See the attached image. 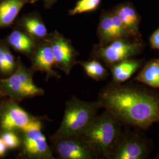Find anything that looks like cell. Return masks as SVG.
<instances>
[{"label": "cell", "mask_w": 159, "mask_h": 159, "mask_svg": "<svg viewBox=\"0 0 159 159\" xmlns=\"http://www.w3.org/2000/svg\"><path fill=\"white\" fill-rule=\"evenodd\" d=\"M121 133V123L105 110L97 115L80 136L91 148L97 159H108Z\"/></svg>", "instance_id": "cell-2"}, {"label": "cell", "mask_w": 159, "mask_h": 159, "mask_svg": "<svg viewBox=\"0 0 159 159\" xmlns=\"http://www.w3.org/2000/svg\"><path fill=\"white\" fill-rule=\"evenodd\" d=\"M0 138L6 144L8 149L19 148L21 145V137L19 132L8 131L0 133Z\"/></svg>", "instance_id": "cell-21"}, {"label": "cell", "mask_w": 159, "mask_h": 159, "mask_svg": "<svg viewBox=\"0 0 159 159\" xmlns=\"http://www.w3.org/2000/svg\"><path fill=\"white\" fill-rule=\"evenodd\" d=\"M3 97H4L2 96V94H1V93H0V100H1Z\"/></svg>", "instance_id": "cell-27"}, {"label": "cell", "mask_w": 159, "mask_h": 159, "mask_svg": "<svg viewBox=\"0 0 159 159\" xmlns=\"http://www.w3.org/2000/svg\"><path fill=\"white\" fill-rule=\"evenodd\" d=\"M62 121L50 140L81 135L98 114L101 107L98 101L86 102L75 96L66 102Z\"/></svg>", "instance_id": "cell-3"}, {"label": "cell", "mask_w": 159, "mask_h": 159, "mask_svg": "<svg viewBox=\"0 0 159 159\" xmlns=\"http://www.w3.org/2000/svg\"><path fill=\"white\" fill-rule=\"evenodd\" d=\"M48 119L43 117L37 120L19 132L21 145L18 159H55L51 146L42 131V121Z\"/></svg>", "instance_id": "cell-5"}, {"label": "cell", "mask_w": 159, "mask_h": 159, "mask_svg": "<svg viewBox=\"0 0 159 159\" xmlns=\"http://www.w3.org/2000/svg\"><path fill=\"white\" fill-rule=\"evenodd\" d=\"M78 64L83 68L89 77L96 81L106 79L109 75L107 70L100 61L96 58H93L88 61H78Z\"/></svg>", "instance_id": "cell-19"}, {"label": "cell", "mask_w": 159, "mask_h": 159, "mask_svg": "<svg viewBox=\"0 0 159 159\" xmlns=\"http://www.w3.org/2000/svg\"><path fill=\"white\" fill-rule=\"evenodd\" d=\"M155 159H159V153L157 154L156 156V157H155Z\"/></svg>", "instance_id": "cell-26"}, {"label": "cell", "mask_w": 159, "mask_h": 159, "mask_svg": "<svg viewBox=\"0 0 159 159\" xmlns=\"http://www.w3.org/2000/svg\"><path fill=\"white\" fill-rule=\"evenodd\" d=\"M112 11L119 18L131 37L136 40H141L142 35L139 31L141 17L135 7L130 2H125L115 6Z\"/></svg>", "instance_id": "cell-14"}, {"label": "cell", "mask_w": 159, "mask_h": 159, "mask_svg": "<svg viewBox=\"0 0 159 159\" xmlns=\"http://www.w3.org/2000/svg\"><path fill=\"white\" fill-rule=\"evenodd\" d=\"M34 73L26 67L20 57L17 58V66L10 75L0 77V93L18 102L25 99L42 96L45 91L38 87L33 80Z\"/></svg>", "instance_id": "cell-4"}, {"label": "cell", "mask_w": 159, "mask_h": 159, "mask_svg": "<svg viewBox=\"0 0 159 159\" xmlns=\"http://www.w3.org/2000/svg\"><path fill=\"white\" fill-rule=\"evenodd\" d=\"M46 40L51 44L54 58V67L69 75L74 66L77 64V57L79 56L71 41L57 30L49 33Z\"/></svg>", "instance_id": "cell-9"}, {"label": "cell", "mask_w": 159, "mask_h": 159, "mask_svg": "<svg viewBox=\"0 0 159 159\" xmlns=\"http://www.w3.org/2000/svg\"><path fill=\"white\" fill-rule=\"evenodd\" d=\"M30 0H1L0 2V29L10 27L17 20L21 9Z\"/></svg>", "instance_id": "cell-17"}, {"label": "cell", "mask_w": 159, "mask_h": 159, "mask_svg": "<svg viewBox=\"0 0 159 159\" xmlns=\"http://www.w3.org/2000/svg\"><path fill=\"white\" fill-rule=\"evenodd\" d=\"M150 154V146L140 134L133 131L121 133L108 159H144Z\"/></svg>", "instance_id": "cell-8"}, {"label": "cell", "mask_w": 159, "mask_h": 159, "mask_svg": "<svg viewBox=\"0 0 159 159\" xmlns=\"http://www.w3.org/2000/svg\"><path fill=\"white\" fill-rule=\"evenodd\" d=\"M143 47L142 40L119 38L105 46L95 45L91 51V56L110 68L116 63L138 56Z\"/></svg>", "instance_id": "cell-6"}, {"label": "cell", "mask_w": 159, "mask_h": 159, "mask_svg": "<svg viewBox=\"0 0 159 159\" xmlns=\"http://www.w3.org/2000/svg\"><path fill=\"white\" fill-rule=\"evenodd\" d=\"M1 0H0V2H1Z\"/></svg>", "instance_id": "cell-28"}, {"label": "cell", "mask_w": 159, "mask_h": 159, "mask_svg": "<svg viewBox=\"0 0 159 159\" xmlns=\"http://www.w3.org/2000/svg\"><path fill=\"white\" fill-rule=\"evenodd\" d=\"M149 41L150 46L153 49L159 50V29L156 30L151 35Z\"/></svg>", "instance_id": "cell-23"}, {"label": "cell", "mask_w": 159, "mask_h": 159, "mask_svg": "<svg viewBox=\"0 0 159 159\" xmlns=\"http://www.w3.org/2000/svg\"><path fill=\"white\" fill-rule=\"evenodd\" d=\"M134 80L154 89H159V58L146 62Z\"/></svg>", "instance_id": "cell-18"}, {"label": "cell", "mask_w": 159, "mask_h": 159, "mask_svg": "<svg viewBox=\"0 0 159 159\" xmlns=\"http://www.w3.org/2000/svg\"><path fill=\"white\" fill-rule=\"evenodd\" d=\"M50 140L52 153L57 159H97L96 154L80 135Z\"/></svg>", "instance_id": "cell-10"}, {"label": "cell", "mask_w": 159, "mask_h": 159, "mask_svg": "<svg viewBox=\"0 0 159 159\" xmlns=\"http://www.w3.org/2000/svg\"><path fill=\"white\" fill-rule=\"evenodd\" d=\"M144 61L133 58L126 59L116 63L110 67L114 83L122 84L142 67Z\"/></svg>", "instance_id": "cell-16"}, {"label": "cell", "mask_w": 159, "mask_h": 159, "mask_svg": "<svg viewBox=\"0 0 159 159\" xmlns=\"http://www.w3.org/2000/svg\"><path fill=\"white\" fill-rule=\"evenodd\" d=\"M97 34L99 39L98 44L100 46H105L119 38L133 39L112 10H103L101 12Z\"/></svg>", "instance_id": "cell-11"}, {"label": "cell", "mask_w": 159, "mask_h": 159, "mask_svg": "<svg viewBox=\"0 0 159 159\" xmlns=\"http://www.w3.org/2000/svg\"><path fill=\"white\" fill-rule=\"evenodd\" d=\"M4 40L12 50L29 58L40 42L17 27L13 29Z\"/></svg>", "instance_id": "cell-15"}, {"label": "cell", "mask_w": 159, "mask_h": 159, "mask_svg": "<svg viewBox=\"0 0 159 159\" xmlns=\"http://www.w3.org/2000/svg\"><path fill=\"white\" fill-rule=\"evenodd\" d=\"M8 150V149L6 146V144L1 139V138H0V157H3L5 156Z\"/></svg>", "instance_id": "cell-25"}, {"label": "cell", "mask_w": 159, "mask_h": 159, "mask_svg": "<svg viewBox=\"0 0 159 159\" xmlns=\"http://www.w3.org/2000/svg\"><path fill=\"white\" fill-rule=\"evenodd\" d=\"M102 0H78L73 8L70 10L68 14L74 16L85 12L96 11L99 7Z\"/></svg>", "instance_id": "cell-20"}, {"label": "cell", "mask_w": 159, "mask_h": 159, "mask_svg": "<svg viewBox=\"0 0 159 159\" xmlns=\"http://www.w3.org/2000/svg\"><path fill=\"white\" fill-rule=\"evenodd\" d=\"M58 1V0H30V4H33L37 2L42 1L43 3L44 7L46 9L49 10V9H51V8Z\"/></svg>", "instance_id": "cell-24"}, {"label": "cell", "mask_w": 159, "mask_h": 159, "mask_svg": "<svg viewBox=\"0 0 159 159\" xmlns=\"http://www.w3.org/2000/svg\"><path fill=\"white\" fill-rule=\"evenodd\" d=\"M29 59L31 62V70L34 73L37 71L46 73V81L51 78L60 79L61 75L53 69L55 67L54 58L51 44L48 40L40 41Z\"/></svg>", "instance_id": "cell-12"}, {"label": "cell", "mask_w": 159, "mask_h": 159, "mask_svg": "<svg viewBox=\"0 0 159 159\" xmlns=\"http://www.w3.org/2000/svg\"><path fill=\"white\" fill-rule=\"evenodd\" d=\"M97 101L121 124L145 130L159 123V93L111 82L99 92Z\"/></svg>", "instance_id": "cell-1"}, {"label": "cell", "mask_w": 159, "mask_h": 159, "mask_svg": "<svg viewBox=\"0 0 159 159\" xmlns=\"http://www.w3.org/2000/svg\"><path fill=\"white\" fill-rule=\"evenodd\" d=\"M8 44L4 39H0V76L1 77H7L6 71V50Z\"/></svg>", "instance_id": "cell-22"}, {"label": "cell", "mask_w": 159, "mask_h": 159, "mask_svg": "<svg viewBox=\"0 0 159 159\" xmlns=\"http://www.w3.org/2000/svg\"><path fill=\"white\" fill-rule=\"evenodd\" d=\"M38 41L46 40L48 32L43 18L37 11L25 14L16 20V26Z\"/></svg>", "instance_id": "cell-13"}, {"label": "cell", "mask_w": 159, "mask_h": 159, "mask_svg": "<svg viewBox=\"0 0 159 159\" xmlns=\"http://www.w3.org/2000/svg\"><path fill=\"white\" fill-rule=\"evenodd\" d=\"M18 102L8 97L0 100V133L8 131L20 132L32 122L43 117L29 113Z\"/></svg>", "instance_id": "cell-7"}]
</instances>
